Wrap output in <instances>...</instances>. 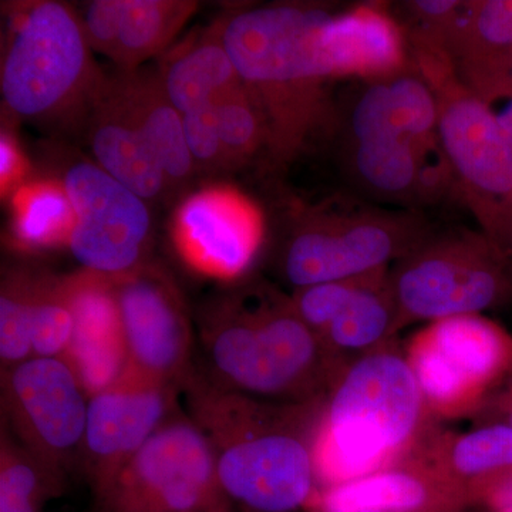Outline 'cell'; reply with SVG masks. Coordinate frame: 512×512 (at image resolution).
<instances>
[{
  "label": "cell",
  "mask_w": 512,
  "mask_h": 512,
  "mask_svg": "<svg viewBox=\"0 0 512 512\" xmlns=\"http://www.w3.org/2000/svg\"><path fill=\"white\" fill-rule=\"evenodd\" d=\"M89 393L62 357L32 356L2 370V424L30 453L69 474L79 467Z\"/></svg>",
  "instance_id": "10"
},
{
  "label": "cell",
  "mask_w": 512,
  "mask_h": 512,
  "mask_svg": "<svg viewBox=\"0 0 512 512\" xmlns=\"http://www.w3.org/2000/svg\"><path fill=\"white\" fill-rule=\"evenodd\" d=\"M121 0H94L86 6L82 19L87 42L94 52L111 57L116 46Z\"/></svg>",
  "instance_id": "34"
},
{
  "label": "cell",
  "mask_w": 512,
  "mask_h": 512,
  "mask_svg": "<svg viewBox=\"0 0 512 512\" xmlns=\"http://www.w3.org/2000/svg\"><path fill=\"white\" fill-rule=\"evenodd\" d=\"M62 184L74 211L67 247L83 271L117 279L147 265L151 217L146 200L90 161L70 165Z\"/></svg>",
  "instance_id": "11"
},
{
  "label": "cell",
  "mask_w": 512,
  "mask_h": 512,
  "mask_svg": "<svg viewBox=\"0 0 512 512\" xmlns=\"http://www.w3.org/2000/svg\"><path fill=\"white\" fill-rule=\"evenodd\" d=\"M439 141L417 146L406 138L382 137L352 143L350 165L360 184L383 198L419 197L424 158Z\"/></svg>",
  "instance_id": "26"
},
{
  "label": "cell",
  "mask_w": 512,
  "mask_h": 512,
  "mask_svg": "<svg viewBox=\"0 0 512 512\" xmlns=\"http://www.w3.org/2000/svg\"><path fill=\"white\" fill-rule=\"evenodd\" d=\"M406 357L424 403L453 412L473 406L512 369V339L484 316H456L421 330Z\"/></svg>",
  "instance_id": "12"
},
{
  "label": "cell",
  "mask_w": 512,
  "mask_h": 512,
  "mask_svg": "<svg viewBox=\"0 0 512 512\" xmlns=\"http://www.w3.org/2000/svg\"><path fill=\"white\" fill-rule=\"evenodd\" d=\"M90 146L97 165L143 200H157L170 188L156 154L111 82L103 83L92 106Z\"/></svg>",
  "instance_id": "21"
},
{
  "label": "cell",
  "mask_w": 512,
  "mask_h": 512,
  "mask_svg": "<svg viewBox=\"0 0 512 512\" xmlns=\"http://www.w3.org/2000/svg\"><path fill=\"white\" fill-rule=\"evenodd\" d=\"M329 10L296 3L256 6L218 23L222 43L264 113L268 153L288 164L328 123L332 82L320 29Z\"/></svg>",
  "instance_id": "3"
},
{
  "label": "cell",
  "mask_w": 512,
  "mask_h": 512,
  "mask_svg": "<svg viewBox=\"0 0 512 512\" xmlns=\"http://www.w3.org/2000/svg\"><path fill=\"white\" fill-rule=\"evenodd\" d=\"M74 313L69 278H35L32 308L33 356L66 357L72 345Z\"/></svg>",
  "instance_id": "30"
},
{
  "label": "cell",
  "mask_w": 512,
  "mask_h": 512,
  "mask_svg": "<svg viewBox=\"0 0 512 512\" xmlns=\"http://www.w3.org/2000/svg\"><path fill=\"white\" fill-rule=\"evenodd\" d=\"M448 468L458 480L476 485L481 497L495 484L512 477V429L488 424L463 434L448 453Z\"/></svg>",
  "instance_id": "29"
},
{
  "label": "cell",
  "mask_w": 512,
  "mask_h": 512,
  "mask_svg": "<svg viewBox=\"0 0 512 512\" xmlns=\"http://www.w3.org/2000/svg\"><path fill=\"white\" fill-rule=\"evenodd\" d=\"M379 512H394V511H379Z\"/></svg>",
  "instance_id": "40"
},
{
  "label": "cell",
  "mask_w": 512,
  "mask_h": 512,
  "mask_svg": "<svg viewBox=\"0 0 512 512\" xmlns=\"http://www.w3.org/2000/svg\"><path fill=\"white\" fill-rule=\"evenodd\" d=\"M439 101L420 70L407 67L373 80L360 93L349 116L350 143L380 137L406 138L419 146L437 141Z\"/></svg>",
  "instance_id": "20"
},
{
  "label": "cell",
  "mask_w": 512,
  "mask_h": 512,
  "mask_svg": "<svg viewBox=\"0 0 512 512\" xmlns=\"http://www.w3.org/2000/svg\"><path fill=\"white\" fill-rule=\"evenodd\" d=\"M183 124L185 141L195 167L208 171L227 168L215 103L205 104L183 114Z\"/></svg>",
  "instance_id": "33"
},
{
  "label": "cell",
  "mask_w": 512,
  "mask_h": 512,
  "mask_svg": "<svg viewBox=\"0 0 512 512\" xmlns=\"http://www.w3.org/2000/svg\"><path fill=\"white\" fill-rule=\"evenodd\" d=\"M92 494L93 512H235L210 440L181 412Z\"/></svg>",
  "instance_id": "7"
},
{
  "label": "cell",
  "mask_w": 512,
  "mask_h": 512,
  "mask_svg": "<svg viewBox=\"0 0 512 512\" xmlns=\"http://www.w3.org/2000/svg\"><path fill=\"white\" fill-rule=\"evenodd\" d=\"M197 8L187 0H121L111 62L123 72H134L174 39Z\"/></svg>",
  "instance_id": "25"
},
{
  "label": "cell",
  "mask_w": 512,
  "mask_h": 512,
  "mask_svg": "<svg viewBox=\"0 0 512 512\" xmlns=\"http://www.w3.org/2000/svg\"><path fill=\"white\" fill-rule=\"evenodd\" d=\"M181 394L210 440L225 497L237 512H298L315 493L309 407L261 402L215 386L200 370Z\"/></svg>",
  "instance_id": "1"
},
{
  "label": "cell",
  "mask_w": 512,
  "mask_h": 512,
  "mask_svg": "<svg viewBox=\"0 0 512 512\" xmlns=\"http://www.w3.org/2000/svg\"><path fill=\"white\" fill-rule=\"evenodd\" d=\"M67 476L23 447L2 424L0 436V512H42L63 495Z\"/></svg>",
  "instance_id": "27"
},
{
  "label": "cell",
  "mask_w": 512,
  "mask_h": 512,
  "mask_svg": "<svg viewBox=\"0 0 512 512\" xmlns=\"http://www.w3.org/2000/svg\"><path fill=\"white\" fill-rule=\"evenodd\" d=\"M292 303L303 322L336 357L383 348L399 328L386 271L296 289ZM359 356V357H360Z\"/></svg>",
  "instance_id": "16"
},
{
  "label": "cell",
  "mask_w": 512,
  "mask_h": 512,
  "mask_svg": "<svg viewBox=\"0 0 512 512\" xmlns=\"http://www.w3.org/2000/svg\"><path fill=\"white\" fill-rule=\"evenodd\" d=\"M111 84L156 154L170 188L190 180L197 167L185 141L183 114L168 99L158 76L134 70Z\"/></svg>",
  "instance_id": "22"
},
{
  "label": "cell",
  "mask_w": 512,
  "mask_h": 512,
  "mask_svg": "<svg viewBox=\"0 0 512 512\" xmlns=\"http://www.w3.org/2000/svg\"><path fill=\"white\" fill-rule=\"evenodd\" d=\"M26 163L22 151L15 138L6 131H2L0 137V188L2 194L15 192L20 187L19 183L25 175Z\"/></svg>",
  "instance_id": "35"
},
{
  "label": "cell",
  "mask_w": 512,
  "mask_h": 512,
  "mask_svg": "<svg viewBox=\"0 0 512 512\" xmlns=\"http://www.w3.org/2000/svg\"><path fill=\"white\" fill-rule=\"evenodd\" d=\"M198 370L221 389L276 404H315L338 379V357L286 298L244 289L202 315Z\"/></svg>",
  "instance_id": "2"
},
{
  "label": "cell",
  "mask_w": 512,
  "mask_h": 512,
  "mask_svg": "<svg viewBox=\"0 0 512 512\" xmlns=\"http://www.w3.org/2000/svg\"><path fill=\"white\" fill-rule=\"evenodd\" d=\"M439 101L437 141L468 204L494 239L512 218V134L453 70L426 74Z\"/></svg>",
  "instance_id": "8"
},
{
  "label": "cell",
  "mask_w": 512,
  "mask_h": 512,
  "mask_svg": "<svg viewBox=\"0 0 512 512\" xmlns=\"http://www.w3.org/2000/svg\"><path fill=\"white\" fill-rule=\"evenodd\" d=\"M456 491L400 468H383L367 476L326 488L322 512H450Z\"/></svg>",
  "instance_id": "23"
},
{
  "label": "cell",
  "mask_w": 512,
  "mask_h": 512,
  "mask_svg": "<svg viewBox=\"0 0 512 512\" xmlns=\"http://www.w3.org/2000/svg\"><path fill=\"white\" fill-rule=\"evenodd\" d=\"M97 74L82 19L69 6L42 0L12 16L0 89L16 117L46 121L83 103L92 109L104 83Z\"/></svg>",
  "instance_id": "5"
},
{
  "label": "cell",
  "mask_w": 512,
  "mask_h": 512,
  "mask_svg": "<svg viewBox=\"0 0 512 512\" xmlns=\"http://www.w3.org/2000/svg\"><path fill=\"white\" fill-rule=\"evenodd\" d=\"M214 103L227 168L247 163L262 148L268 150L264 113L244 83Z\"/></svg>",
  "instance_id": "31"
},
{
  "label": "cell",
  "mask_w": 512,
  "mask_h": 512,
  "mask_svg": "<svg viewBox=\"0 0 512 512\" xmlns=\"http://www.w3.org/2000/svg\"><path fill=\"white\" fill-rule=\"evenodd\" d=\"M13 229L28 248H55L69 244L74 211L60 181H35L13 192Z\"/></svg>",
  "instance_id": "28"
},
{
  "label": "cell",
  "mask_w": 512,
  "mask_h": 512,
  "mask_svg": "<svg viewBox=\"0 0 512 512\" xmlns=\"http://www.w3.org/2000/svg\"><path fill=\"white\" fill-rule=\"evenodd\" d=\"M483 498L493 512H512V477L495 484Z\"/></svg>",
  "instance_id": "36"
},
{
  "label": "cell",
  "mask_w": 512,
  "mask_h": 512,
  "mask_svg": "<svg viewBox=\"0 0 512 512\" xmlns=\"http://www.w3.org/2000/svg\"><path fill=\"white\" fill-rule=\"evenodd\" d=\"M174 241L195 271L231 281L252 264L264 237V221L254 202L228 187L192 194L174 218Z\"/></svg>",
  "instance_id": "15"
},
{
  "label": "cell",
  "mask_w": 512,
  "mask_h": 512,
  "mask_svg": "<svg viewBox=\"0 0 512 512\" xmlns=\"http://www.w3.org/2000/svg\"><path fill=\"white\" fill-rule=\"evenodd\" d=\"M110 281L123 326L127 367L183 390L197 365L190 318L177 286L150 265Z\"/></svg>",
  "instance_id": "13"
},
{
  "label": "cell",
  "mask_w": 512,
  "mask_h": 512,
  "mask_svg": "<svg viewBox=\"0 0 512 512\" xmlns=\"http://www.w3.org/2000/svg\"><path fill=\"white\" fill-rule=\"evenodd\" d=\"M498 423H503L512 429V397L504 396L501 403V419Z\"/></svg>",
  "instance_id": "38"
},
{
  "label": "cell",
  "mask_w": 512,
  "mask_h": 512,
  "mask_svg": "<svg viewBox=\"0 0 512 512\" xmlns=\"http://www.w3.org/2000/svg\"><path fill=\"white\" fill-rule=\"evenodd\" d=\"M181 390L127 367L90 396L79 468L94 491L109 481L178 410Z\"/></svg>",
  "instance_id": "14"
},
{
  "label": "cell",
  "mask_w": 512,
  "mask_h": 512,
  "mask_svg": "<svg viewBox=\"0 0 512 512\" xmlns=\"http://www.w3.org/2000/svg\"><path fill=\"white\" fill-rule=\"evenodd\" d=\"M423 404L406 356L380 348L357 357L329 390L313 446L318 480L332 487L387 468L416 433Z\"/></svg>",
  "instance_id": "4"
},
{
  "label": "cell",
  "mask_w": 512,
  "mask_h": 512,
  "mask_svg": "<svg viewBox=\"0 0 512 512\" xmlns=\"http://www.w3.org/2000/svg\"><path fill=\"white\" fill-rule=\"evenodd\" d=\"M74 313L72 345L64 360L93 396L127 369V350L110 279L82 271L69 276Z\"/></svg>",
  "instance_id": "18"
},
{
  "label": "cell",
  "mask_w": 512,
  "mask_h": 512,
  "mask_svg": "<svg viewBox=\"0 0 512 512\" xmlns=\"http://www.w3.org/2000/svg\"><path fill=\"white\" fill-rule=\"evenodd\" d=\"M158 79L181 114L214 103L244 83L218 25L175 52L161 67Z\"/></svg>",
  "instance_id": "24"
},
{
  "label": "cell",
  "mask_w": 512,
  "mask_h": 512,
  "mask_svg": "<svg viewBox=\"0 0 512 512\" xmlns=\"http://www.w3.org/2000/svg\"><path fill=\"white\" fill-rule=\"evenodd\" d=\"M36 275L25 269L6 274L0 289V362L2 370L33 356L32 308Z\"/></svg>",
  "instance_id": "32"
},
{
  "label": "cell",
  "mask_w": 512,
  "mask_h": 512,
  "mask_svg": "<svg viewBox=\"0 0 512 512\" xmlns=\"http://www.w3.org/2000/svg\"><path fill=\"white\" fill-rule=\"evenodd\" d=\"M320 43L333 80L360 77L373 82L409 67L403 30L377 6L329 12Z\"/></svg>",
  "instance_id": "19"
},
{
  "label": "cell",
  "mask_w": 512,
  "mask_h": 512,
  "mask_svg": "<svg viewBox=\"0 0 512 512\" xmlns=\"http://www.w3.org/2000/svg\"><path fill=\"white\" fill-rule=\"evenodd\" d=\"M505 396L512 397V384H511L510 390H508V392L505 393Z\"/></svg>",
  "instance_id": "39"
},
{
  "label": "cell",
  "mask_w": 512,
  "mask_h": 512,
  "mask_svg": "<svg viewBox=\"0 0 512 512\" xmlns=\"http://www.w3.org/2000/svg\"><path fill=\"white\" fill-rule=\"evenodd\" d=\"M458 82L488 106L511 96L512 0L463 2L441 40Z\"/></svg>",
  "instance_id": "17"
},
{
  "label": "cell",
  "mask_w": 512,
  "mask_h": 512,
  "mask_svg": "<svg viewBox=\"0 0 512 512\" xmlns=\"http://www.w3.org/2000/svg\"><path fill=\"white\" fill-rule=\"evenodd\" d=\"M427 237L416 215L360 210L313 215L299 225L282 258L295 289L386 271Z\"/></svg>",
  "instance_id": "9"
},
{
  "label": "cell",
  "mask_w": 512,
  "mask_h": 512,
  "mask_svg": "<svg viewBox=\"0 0 512 512\" xmlns=\"http://www.w3.org/2000/svg\"><path fill=\"white\" fill-rule=\"evenodd\" d=\"M389 278L399 328L481 315L512 301V261L485 234L427 235Z\"/></svg>",
  "instance_id": "6"
},
{
  "label": "cell",
  "mask_w": 512,
  "mask_h": 512,
  "mask_svg": "<svg viewBox=\"0 0 512 512\" xmlns=\"http://www.w3.org/2000/svg\"><path fill=\"white\" fill-rule=\"evenodd\" d=\"M504 106L500 110H494L501 124L512 134V97L504 100Z\"/></svg>",
  "instance_id": "37"
}]
</instances>
